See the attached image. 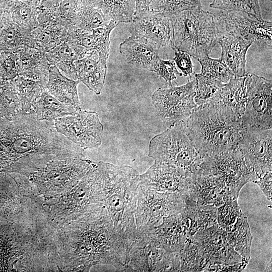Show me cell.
<instances>
[{"label": "cell", "mask_w": 272, "mask_h": 272, "mask_svg": "<svg viewBox=\"0 0 272 272\" xmlns=\"http://www.w3.org/2000/svg\"><path fill=\"white\" fill-rule=\"evenodd\" d=\"M119 49L127 63L150 71L160 58L158 47L132 35L120 44Z\"/></svg>", "instance_id": "23"}, {"label": "cell", "mask_w": 272, "mask_h": 272, "mask_svg": "<svg viewBox=\"0 0 272 272\" xmlns=\"http://www.w3.org/2000/svg\"><path fill=\"white\" fill-rule=\"evenodd\" d=\"M79 82L63 75L55 66L50 65L45 90L60 102L81 110L77 91Z\"/></svg>", "instance_id": "25"}, {"label": "cell", "mask_w": 272, "mask_h": 272, "mask_svg": "<svg viewBox=\"0 0 272 272\" xmlns=\"http://www.w3.org/2000/svg\"><path fill=\"white\" fill-rule=\"evenodd\" d=\"M271 270V260H270V262H269L267 265L266 266V268L265 269V271H269Z\"/></svg>", "instance_id": "53"}, {"label": "cell", "mask_w": 272, "mask_h": 272, "mask_svg": "<svg viewBox=\"0 0 272 272\" xmlns=\"http://www.w3.org/2000/svg\"><path fill=\"white\" fill-rule=\"evenodd\" d=\"M46 57L51 65L55 66L66 77L79 80L75 63L81 56L74 45L67 39L46 52Z\"/></svg>", "instance_id": "28"}, {"label": "cell", "mask_w": 272, "mask_h": 272, "mask_svg": "<svg viewBox=\"0 0 272 272\" xmlns=\"http://www.w3.org/2000/svg\"><path fill=\"white\" fill-rule=\"evenodd\" d=\"M247 99L241 117L242 128H272V82L248 73L246 76Z\"/></svg>", "instance_id": "12"}, {"label": "cell", "mask_w": 272, "mask_h": 272, "mask_svg": "<svg viewBox=\"0 0 272 272\" xmlns=\"http://www.w3.org/2000/svg\"><path fill=\"white\" fill-rule=\"evenodd\" d=\"M73 250L76 265L83 269L109 264L123 271L127 248L102 207L86 214L74 231Z\"/></svg>", "instance_id": "2"}, {"label": "cell", "mask_w": 272, "mask_h": 272, "mask_svg": "<svg viewBox=\"0 0 272 272\" xmlns=\"http://www.w3.org/2000/svg\"><path fill=\"white\" fill-rule=\"evenodd\" d=\"M218 43L221 47V58L234 77L246 76V54L252 42L238 36L225 35L219 37Z\"/></svg>", "instance_id": "21"}, {"label": "cell", "mask_w": 272, "mask_h": 272, "mask_svg": "<svg viewBox=\"0 0 272 272\" xmlns=\"http://www.w3.org/2000/svg\"><path fill=\"white\" fill-rule=\"evenodd\" d=\"M211 13L216 22L219 37L225 35H234L254 43L260 49H271V21L259 20L239 11L218 10Z\"/></svg>", "instance_id": "11"}, {"label": "cell", "mask_w": 272, "mask_h": 272, "mask_svg": "<svg viewBox=\"0 0 272 272\" xmlns=\"http://www.w3.org/2000/svg\"><path fill=\"white\" fill-rule=\"evenodd\" d=\"M227 238L242 259L249 261L252 236L247 217L242 213L231 228L225 232Z\"/></svg>", "instance_id": "31"}, {"label": "cell", "mask_w": 272, "mask_h": 272, "mask_svg": "<svg viewBox=\"0 0 272 272\" xmlns=\"http://www.w3.org/2000/svg\"><path fill=\"white\" fill-rule=\"evenodd\" d=\"M183 213L188 218L194 235L197 232L209 228L217 223L218 208L185 201Z\"/></svg>", "instance_id": "32"}, {"label": "cell", "mask_w": 272, "mask_h": 272, "mask_svg": "<svg viewBox=\"0 0 272 272\" xmlns=\"http://www.w3.org/2000/svg\"><path fill=\"white\" fill-rule=\"evenodd\" d=\"M199 172L210 173L218 178L235 199H238L244 185L258 179L238 148L205 157Z\"/></svg>", "instance_id": "9"}, {"label": "cell", "mask_w": 272, "mask_h": 272, "mask_svg": "<svg viewBox=\"0 0 272 272\" xmlns=\"http://www.w3.org/2000/svg\"><path fill=\"white\" fill-rule=\"evenodd\" d=\"M182 212L165 218L147 231L178 256L186 239L191 237L189 225Z\"/></svg>", "instance_id": "20"}, {"label": "cell", "mask_w": 272, "mask_h": 272, "mask_svg": "<svg viewBox=\"0 0 272 272\" xmlns=\"http://www.w3.org/2000/svg\"><path fill=\"white\" fill-rule=\"evenodd\" d=\"M83 6V0H59L57 22L67 29L76 27Z\"/></svg>", "instance_id": "42"}, {"label": "cell", "mask_w": 272, "mask_h": 272, "mask_svg": "<svg viewBox=\"0 0 272 272\" xmlns=\"http://www.w3.org/2000/svg\"><path fill=\"white\" fill-rule=\"evenodd\" d=\"M107 61L93 50L75 63L78 80L96 95L100 94L105 83Z\"/></svg>", "instance_id": "22"}, {"label": "cell", "mask_w": 272, "mask_h": 272, "mask_svg": "<svg viewBox=\"0 0 272 272\" xmlns=\"http://www.w3.org/2000/svg\"><path fill=\"white\" fill-rule=\"evenodd\" d=\"M9 7L7 0H0V29L2 26L4 18Z\"/></svg>", "instance_id": "52"}, {"label": "cell", "mask_w": 272, "mask_h": 272, "mask_svg": "<svg viewBox=\"0 0 272 272\" xmlns=\"http://www.w3.org/2000/svg\"><path fill=\"white\" fill-rule=\"evenodd\" d=\"M185 205L180 194L160 192L139 184L134 213L137 231L147 232L157 226L165 218L181 212Z\"/></svg>", "instance_id": "8"}, {"label": "cell", "mask_w": 272, "mask_h": 272, "mask_svg": "<svg viewBox=\"0 0 272 272\" xmlns=\"http://www.w3.org/2000/svg\"><path fill=\"white\" fill-rule=\"evenodd\" d=\"M32 109L37 119L53 121L67 115L76 114L81 110L60 102L44 90L33 103Z\"/></svg>", "instance_id": "27"}, {"label": "cell", "mask_w": 272, "mask_h": 272, "mask_svg": "<svg viewBox=\"0 0 272 272\" xmlns=\"http://www.w3.org/2000/svg\"><path fill=\"white\" fill-rule=\"evenodd\" d=\"M230 198H234L218 178L199 172L193 176L185 201L218 208Z\"/></svg>", "instance_id": "19"}, {"label": "cell", "mask_w": 272, "mask_h": 272, "mask_svg": "<svg viewBox=\"0 0 272 272\" xmlns=\"http://www.w3.org/2000/svg\"><path fill=\"white\" fill-rule=\"evenodd\" d=\"M25 47H35L31 30L24 28L13 21L7 12L0 29V53L4 51L16 53Z\"/></svg>", "instance_id": "26"}, {"label": "cell", "mask_w": 272, "mask_h": 272, "mask_svg": "<svg viewBox=\"0 0 272 272\" xmlns=\"http://www.w3.org/2000/svg\"><path fill=\"white\" fill-rule=\"evenodd\" d=\"M243 213L237 199L230 198L218 208L217 223L225 232L228 231L239 216Z\"/></svg>", "instance_id": "43"}, {"label": "cell", "mask_w": 272, "mask_h": 272, "mask_svg": "<svg viewBox=\"0 0 272 272\" xmlns=\"http://www.w3.org/2000/svg\"><path fill=\"white\" fill-rule=\"evenodd\" d=\"M21 103L12 81H3L0 86V117L12 120L22 114Z\"/></svg>", "instance_id": "37"}, {"label": "cell", "mask_w": 272, "mask_h": 272, "mask_svg": "<svg viewBox=\"0 0 272 272\" xmlns=\"http://www.w3.org/2000/svg\"><path fill=\"white\" fill-rule=\"evenodd\" d=\"M196 81L194 101L197 106L220 101L224 83L201 74H194Z\"/></svg>", "instance_id": "36"}, {"label": "cell", "mask_w": 272, "mask_h": 272, "mask_svg": "<svg viewBox=\"0 0 272 272\" xmlns=\"http://www.w3.org/2000/svg\"><path fill=\"white\" fill-rule=\"evenodd\" d=\"M154 0H134L135 11L134 15L151 10Z\"/></svg>", "instance_id": "51"}, {"label": "cell", "mask_w": 272, "mask_h": 272, "mask_svg": "<svg viewBox=\"0 0 272 272\" xmlns=\"http://www.w3.org/2000/svg\"><path fill=\"white\" fill-rule=\"evenodd\" d=\"M248 263V261L243 260L241 262L232 265L211 263L206 266L203 271H240Z\"/></svg>", "instance_id": "49"}, {"label": "cell", "mask_w": 272, "mask_h": 272, "mask_svg": "<svg viewBox=\"0 0 272 272\" xmlns=\"http://www.w3.org/2000/svg\"><path fill=\"white\" fill-rule=\"evenodd\" d=\"M27 1V0H7L9 4L13 2H16V1Z\"/></svg>", "instance_id": "54"}, {"label": "cell", "mask_w": 272, "mask_h": 272, "mask_svg": "<svg viewBox=\"0 0 272 272\" xmlns=\"http://www.w3.org/2000/svg\"><path fill=\"white\" fill-rule=\"evenodd\" d=\"M59 0H39L37 6V21L45 25L57 22V12Z\"/></svg>", "instance_id": "46"}, {"label": "cell", "mask_w": 272, "mask_h": 272, "mask_svg": "<svg viewBox=\"0 0 272 272\" xmlns=\"http://www.w3.org/2000/svg\"><path fill=\"white\" fill-rule=\"evenodd\" d=\"M210 7L218 10L242 12L262 19L259 0H213Z\"/></svg>", "instance_id": "40"}, {"label": "cell", "mask_w": 272, "mask_h": 272, "mask_svg": "<svg viewBox=\"0 0 272 272\" xmlns=\"http://www.w3.org/2000/svg\"><path fill=\"white\" fill-rule=\"evenodd\" d=\"M19 65L16 53H0V78L3 81H12L19 75Z\"/></svg>", "instance_id": "45"}, {"label": "cell", "mask_w": 272, "mask_h": 272, "mask_svg": "<svg viewBox=\"0 0 272 272\" xmlns=\"http://www.w3.org/2000/svg\"><path fill=\"white\" fill-rule=\"evenodd\" d=\"M152 72L155 73L165 81V85H172V81L176 79V75L182 76L176 69L173 60H163L159 58Z\"/></svg>", "instance_id": "47"}, {"label": "cell", "mask_w": 272, "mask_h": 272, "mask_svg": "<svg viewBox=\"0 0 272 272\" xmlns=\"http://www.w3.org/2000/svg\"><path fill=\"white\" fill-rule=\"evenodd\" d=\"M171 15L149 10L134 15L129 27L131 35L147 41L159 48L170 43Z\"/></svg>", "instance_id": "17"}, {"label": "cell", "mask_w": 272, "mask_h": 272, "mask_svg": "<svg viewBox=\"0 0 272 272\" xmlns=\"http://www.w3.org/2000/svg\"><path fill=\"white\" fill-rule=\"evenodd\" d=\"M201 65V74L225 84L234 77V75L220 58H212L206 56L197 59Z\"/></svg>", "instance_id": "41"}, {"label": "cell", "mask_w": 272, "mask_h": 272, "mask_svg": "<svg viewBox=\"0 0 272 272\" xmlns=\"http://www.w3.org/2000/svg\"><path fill=\"white\" fill-rule=\"evenodd\" d=\"M97 167L102 206L128 251L137 231L134 213L140 174L131 167L107 162H99Z\"/></svg>", "instance_id": "3"}, {"label": "cell", "mask_w": 272, "mask_h": 272, "mask_svg": "<svg viewBox=\"0 0 272 272\" xmlns=\"http://www.w3.org/2000/svg\"><path fill=\"white\" fill-rule=\"evenodd\" d=\"M12 82L19 97L24 113L32 111V105L43 90L44 87L39 82L18 75Z\"/></svg>", "instance_id": "38"}, {"label": "cell", "mask_w": 272, "mask_h": 272, "mask_svg": "<svg viewBox=\"0 0 272 272\" xmlns=\"http://www.w3.org/2000/svg\"><path fill=\"white\" fill-rule=\"evenodd\" d=\"M246 76L233 78L224 84L220 102L231 109L241 118L246 102Z\"/></svg>", "instance_id": "30"}, {"label": "cell", "mask_w": 272, "mask_h": 272, "mask_svg": "<svg viewBox=\"0 0 272 272\" xmlns=\"http://www.w3.org/2000/svg\"><path fill=\"white\" fill-rule=\"evenodd\" d=\"M172 48L184 51L198 59L209 55L219 38L211 12L197 7L171 16Z\"/></svg>", "instance_id": "5"}, {"label": "cell", "mask_w": 272, "mask_h": 272, "mask_svg": "<svg viewBox=\"0 0 272 272\" xmlns=\"http://www.w3.org/2000/svg\"><path fill=\"white\" fill-rule=\"evenodd\" d=\"M84 150L33 110L12 120L0 117V170L29 171L53 160L83 157Z\"/></svg>", "instance_id": "1"}, {"label": "cell", "mask_w": 272, "mask_h": 272, "mask_svg": "<svg viewBox=\"0 0 272 272\" xmlns=\"http://www.w3.org/2000/svg\"><path fill=\"white\" fill-rule=\"evenodd\" d=\"M112 21L92 3L90 0H83V6L76 27L89 32L107 26Z\"/></svg>", "instance_id": "39"}, {"label": "cell", "mask_w": 272, "mask_h": 272, "mask_svg": "<svg viewBox=\"0 0 272 272\" xmlns=\"http://www.w3.org/2000/svg\"><path fill=\"white\" fill-rule=\"evenodd\" d=\"M38 2L39 0L13 2L9 4L8 15L15 23L32 31L39 25L37 21Z\"/></svg>", "instance_id": "35"}, {"label": "cell", "mask_w": 272, "mask_h": 272, "mask_svg": "<svg viewBox=\"0 0 272 272\" xmlns=\"http://www.w3.org/2000/svg\"><path fill=\"white\" fill-rule=\"evenodd\" d=\"M192 237L201 245L208 264L232 265L243 260L217 223L197 232Z\"/></svg>", "instance_id": "18"}, {"label": "cell", "mask_w": 272, "mask_h": 272, "mask_svg": "<svg viewBox=\"0 0 272 272\" xmlns=\"http://www.w3.org/2000/svg\"><path fill=\"white\" fill-rule=\"evenodd\" d=\"M180 123L203 157L238 148L240 117L220 101L197 106Z\"/></svg>", "instance_id": "4"}, {"label": "cell", "mask_w": 272, "mask_h": 272, "mask_svg": "<svg viewBox=\"0 0 272 272\" xmlns=\"http://www.w3.org/2000/svg\"><path fill=\"white\" fill-rule=\"evenodd\" d=\"M254 183L258 185L267 199L271 201L272 197L271 171L264 174L259 177Z\"/></svg>", "instance_id": "50"}, {"label": "cell", "mask_w": 272, "mask_h": 272, "mask_svg": "<svg viewBox=\"0 0 272 272\" xmlns=\"http://www.w3.org/2000/svg\"><path fill=\"white\" fill-rule=\"evenodd\" d=\"M123 271H180L178 256L147 232L137 231Z\"/></svg>", "instance_id": "7"}, {"label": "cell", "mask_w": 272, "mask_h": 272, "mask_svg": "<svg viewBox=\"0 0 272 272\" xmlns=\"http://www.w3.org/2000/svg\"><path fill=\"white\" fill-rule=\"evenodd\" d=\"M196 85L194 76H190L183 85H165L155 91L152 102L165 124L170 127L185 120L197 107L194 100Z\"/></svg>", "instance_id": "10"}, {"label": "cell", "mask_w": 272, "mask_h": 272, "mask_svg": "<svg viewBox=\"0 0 272 272\" xmlns=\"http://www.w3.org/2000/svg\"><path fill=\"white\" fill-rule=\"evenodd\" d=\"M16 53L19 61V75L39 82L45 89L51 65L46 58V52L35 47H25Z\"/></svg>", "instance_id": "24"}, {"label": "cell", "mask_w": 272, "mask_h": 272, "mask_svg": "<svg viewBox=\"0 0 272 272\" xmlns=\"http://www.w3.org/2000/svg\"><path fill=\"white\" fill-rule=\"evenodd\" d=\"M148 155L155 162L174 167L190 177L198 173L204 159L180 122L151 140Z\"/></svg>", "instance_id": "6"}, {"label": "cell", "mask_w": 272, "mask_h": 272, "mask_svg": "<svg viewBox=\"0 0 272 272\" xmlns=\"http://www.w3.org/2000/svg\"><path fill=\"white\" fill-rule=\"evenodd\" d=\"M111 20L119 23H130L135 11L134 0H90Z\"/></svg>", "instance_id": "33"}, {"label": "cell", "mask_w": 272, "mask_h": 272, "mask_svg": "<svg viewBox=\"0 0 272 272\" xmlns=\"http://www.w3.org/2000/svg\"><path fill=\"white\" fill-rule=\"evenodd\" d=\"M238 148L258 178L272 170V128H242Z\"/></svg>", "instance_id": "14"}, {"label": "cell", "mask_w": 272, "mask_h": 272, "mask_svg": "<svg viewBox=\"0 0 272 272\" xmlns=\"http://www.w3.org/2000/svg\"><path fill=\"white\" fill-rule=\"evenodd\" d=\"M67 29L57 22L40 25L31 31L35 47L47 52L64 42Z\"/></svg>", "instance_id": "29"}, {"label": "cell", "mask_w": 272, "mask_h": 272, "mask_svg": "<svg viewBox=\"0 0 272 272\" xmlns=\"http://www.w3.org/2000/svg\"><path fill=\"white\" fill-rule=\"evenodd\" d=\"M192 177L174 167L155 162L145 173L140 174L139 184L160 192L180 194L185 200Z\"/></svg>", "instance_id": "16"}, {"label": "cell", "mask_w": 272, "mask_h": 272, "mask_svg": "<svg viewBox=\"0 0 272 272\" xmlns=\"http://www.w3.org/2000/svg\"><path fill=\"white\" fill-rule=\"evenodd\" d=\"M56 130L83 149L98 147L103 126L96 111L81 110L74 115L57 118Z\"/></svg>", "instance_id": "13"}, {"label": "cell", "mask_w": 272, "mask_h": 272, "mask_svg": "<svg viewBox=\"0 0 272 272\" xmlns=\"http://www.w3.org/2000/svg\"><path fill=\"white\" fill-rule=\"evenodd\" d=\"M35 175L36 182L49 188L73 187L95 164L84 157H71L48 163Z\"/></svg>", "instance_id": "15"}, {"label": "cell", "mask_w": 272, "mask_h": 272, "mask_svg": "<svg viewBox=\"0 0 272 272\" xmlns=\"http://www.w3.org/2000/svg\"><path fill=\"white\" fill-rule=\"evenodd\" d=\"M201 7V0H154L151 10L172 15Z\"/></svg>", "instance_id": "44"}, {"label": "cell", "mask_w": 272, "mask_h": 272, "mask_svg": "<svg viewBox=\"0 0 272 272\" xmlns=\"http://www.w3.org/2000/svg\"><path fill=\"white\" fill-rule=\"evenodd\" d=\"M175 53V56L173 60L175 64L182 72L184 77L194 75L193 71V64L190 55L187 52L177 49L172 48Z\"/></svg>", "instance_id": "48"}, {"label": "cell", "mask_w": 272, "mask_h": 272, "mask_svg": "<svg viewBox=\"0 0 272 272\" xmlns=\"http://www.w3.org/2000/svg\"><path fill=\"white\" fill-rule=\"evenodd\" d=\"M178 257L180 271H203L208 264L201 245L192 236L186 239Z\"/></svg>", "instance_id": "34"}]
</instances>
